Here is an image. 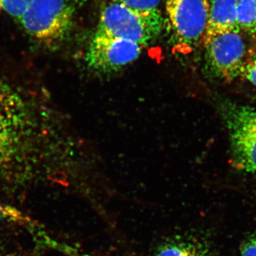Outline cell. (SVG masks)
Returning a JSON list of instances; mask_svg holds the SVG:
<instances>
[{
	"instance_id": "1",
	"label": "cell",
	"mask_w": 256,
	"mask_h": 256,
	"mask_svg": "<svg viewBox=\"0 0 256 256\" xmlns=\"http://www.w3.org/2000/svg\"><path fill=\"white\" fill-rule=\"evenodd\" d=\"M62 146L58 112L41 76L0 60V181L57 180Z\"/></svg>"
},
{
	"instance_id": "2",
	"label": "cell",
	"mask_w": 256,
	"mask_h": 256,
	"mask_svg": "<svg viewBox=\"0 0 256 256\" xmlns=\"http://www.w3.org/2000/svg\"><path fill=\"white\" fill-rule=\"evenodd\" d=\"M85 0H33L20 23L40 44L56 46L68 34L74 15Z\"/></svg>"
},
{
	"instance_id": "3",
	"label": "cell",
	"mask_w": 256,
	"mask_h": 256,
	"mask_svg": "<svg viewBox=\"0 0 256 256\" xmlns=\"http://www.w3.org/2000/svg\"><path fill=\"white\" fill-rule=\"evenodd\" d=\"M163 23L160 11L142 14L110 0L101 12L97 32L144 46L160 34Z\"/></svg>"
},
{
	"instance_id": "4",
	"label": "cell",
	"mask_w": 256,
	"mask_h": 256,
	"mask_svg": "<svg viewBox=\"0 0 256 256\" xmlns=\"http://www.w3.org/2000/svg\"><path fill=\"white\" fill-rule=\"evenodd\" d=\"M233 165L256 173V109L230 104L224 112Z\"/></svg>"
},
{
	"instance_id": "5",
	"label": "cell",
	"mask_w": 256,
	"mask_h": 256,
	"mask_svg": "<svg viewBox=\"0 0 256 256\" xmlns=\"http://www.w3.org/2000/svg\"><path fill=\"white\" fill-rule=\"evenodd\" d=\"M166 10L178 46L191 50L204 42L210 12L208 0H166Z\"/></svg>"
},
{
	"instance_id": "6",
	"label": "cell",
	"mask_w": 256,
	"mask_h": 256,
	"mask_svg": "<svg viewBox=\"0 0 256 256\" xmlns=\"http://www.w3.org/2000/svg\"><path fill=\"white\" fill-rule=\"evenodd\" d=\"M203 42L207 63L215 76L229 82L242 73L246 45L239 32L218 34Z\"/></svg>"
},
{
	"instance_id": "7",
	"label": "cell",
	"mask_w": 256,
	"mask_h": 256,
	"mask_svg": "<svg viewBox=\"0 0 256 256\" xmlns=\"http://www.w3.org/2000/svg\"><path fill=\"white\" fill-rule=\"evenodd\" d=\"M142 46L96 32L86 55L89 66L101 72L119 70L137 60Z\"/></svg>"
},
{
	"instance_id": "8",
	"label": "cell",
	"mask_w": 256,
	"mask_h": 256,
	"mask_svg": "<svg viewBox=\"0 0 256 256\" xmlns=\"http://www.w3.org/2000/svg\"><path fill=\"white\" fill-rule=\"evenodd\" d=\"M238 2V0H210L204 38L225 32H240L237 23Z\"/></svg>"
},
{
	"instance_id": "9",
	"label": "cell",
	"mask_w": 256,
	"mask_h": 256,
	"mask_svg": "<svg viewBox=\"0 0 256 256\" xmlns=\"http://www.w3.org/2000/svg\"><path fill=\"white\" fill-rule=\"evenodd\" d=\"M152 256H210L208 248L190 236L176 235L160 244Z\"/></svg>"
},
{
	"instance_id": "10",
	"label": "cell",
	"mask_w": 256,
	"mask_h": 256,
	"mask_svg": "<svg viewBox=\"0 0 256 256\" xmlns=\"http://www.w3.org/2000/svg\"><path fill=\"white\" fill-rule=\"evenodd\" d=\"M237 23L240 31L256 34V0H238Z\"/></svg>"
},
{
	"instance_id": "11",
	"label": "cell",
	"mask_w": 256,
	"mask_h": 256,
	"mask_svg": "<svg viewBox=\"0 0 256 256\" xmlns=\"http://www.w3.org/2000/svg\"><path fill=\"white\" fill-rule=\"evenodd\" d=\"M4 222L30 224L32 220L18 208L0 201V224Z\"/></svg>"
},
{
	"instance_id": "12",
	"label": "cell",
	"mask_w": 256,
	"mask_h": 256,
	"mask_svg": "<svg viewBox=\"0 0 256 256\" xmlns=\"http://www.w3.org/2000/svg\"><path fill=\"white\" fill-rule=\"evenodd\" d=\"M111 1L117 2L130 9L146 14L160 12L158 8L161 2V0H111Z\"/></svg>"
},
{
	"instance_id": "13",
	"label": "cell",
	"mask_w": 256,
	"mask_h": 256,
	"mask_svg": "<svg viewBox=\"0 0 256 256\" xmlns=\"http://www.w3.org/2000/svg\"><path fill=\"white\" fill-rule=\"evenodd\" d=\"M33 0H0V4L11 16L20 18Z\"/></svg>"
},
{
	"instance_id": "14",
	"label": "cell",
	"mask_w": 256,
	"mask_h": 256,
	"mask_svg": "<svg viewBox=\"0 0 256 256\" xmlns=\"http://www.w3.org/2000/svg\"><path fill=\"white\" fill-rule=\"evenodd\" d=\"M240 256H256V232L242 242L240 248Z\"/></svg>"
},
{
	"instance_id": "15",
	"label": "cell",
	"mask_w": 256,
	"mask_h": 256,
	"mask_svg": "<svg viewBox=\"0 0 256 256\" xmlns=\"http://www.w3.org/2000/svg\"><path fill=\"white\" fill-rule=\"evenodd\" d=\"M242 73L245 74L249 82L256 86V60H252L246 66H244Z\"/></svg>"
},
{
	"instance_id": "16",
	"label": "cell",
	"mask_w": 256,
	"mask_h": 256,
	"mask_svg": "<svg viewBox=\"0 0 256 256\" xmlns=\"http://www.w3.org/2000/svg\"><path fill=\"white\" fill-rule=\"evenodd\" d=\"M1 8H2V6H1V4H0V10H1Z\"/></svg>"
}]
</instances>
